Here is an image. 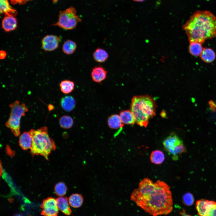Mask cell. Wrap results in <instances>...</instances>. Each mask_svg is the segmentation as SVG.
<instances>
[{"label":"cell","mask_w":216,"mask_h":216,"mask_svg":"<svg viewBox=\"0 0 216 216\" xmlns=\"http://www.w3.org/2000/svg\"><path fill=\"white\" fill-rule=\"evenodd\" d=\"M32 0H10L11 3L13 4H23L29 1Z\"/></svg>","instance_id":"obj_29"},{"label":"cell","mask_w":216,"mask_h":216,"mask_svg":"<svg viewBox=\"0 0 216 216\" xmlns=\"http://www.w3.org/2000/svg\"><path fill=\"white\" fill-rule=\"evenodd\" d=\"M190 42L203 44L216 37V16L208 10H197L182 26Z\"/></svg>","instance_id":"obj_2"},{"label":"cell","mask_w":216,"mask_h":216,"mask_svg":"<svg viewBox=\"0 0 216 216\" xmlns=\"http://www.w3.org/2000/svg\"><path fill=\"white\" fill-rule=\"evenodd\" d=\"M74 120L70 116L68 115L62 116L59 120V124L62 128L68 129L71 128L74 124Z\"/></svg>","instance_id":"obj_26"},{"label":"cell","mask_w":216,"mask_h":216,"mask_svg":"<svg viewBox=\"0 0 216 216\" xmlns=\"http://www.w3.org/2000/svg\"><path fill=\"white\" fill-rule=\"evenodd\" d=\"M41 207V214L44 216H58V209L55 198L50 197L44 200Z\"/></svg>","instance_id":"obj_9"},{"label":"cell","mask_w":216,"mask_h":216,"mask_svg":"<svg viewBox=\"0 0 216 216\" xmlns=\"http://www.w3.org/2000/svg\"><path fill=\"white\" fill-rule=\"evenodd\" d=\"M56 201L58 209L67 215L71 214L72 210L69 206L68 199L66 197L60 196L56 199Z\"/></svg>","instance_id":"obj_14"},{"label":"cell","mask_w":216,"mask_h":216,"mask_svg":"<svg viewBox=\"0 0 216 216\" xmlns=\"http://www.w3.org/2000/svg\"><path fill=\"white\" fill-rule=\"evenodd\" d=\"M119 115L123 124L133 125L135 123L134 117L130 110L121 111Z\"/></svg>","instance_id":"obj_17"},{"label":"cell","mask_w":216,"mask_h":216,"mask_svg":"<svg viewBox=\"0 0 216 216\" xmlns=\"http://www.w3.org/2000/svg\"><path fill=\"white\" fill-rule=\"evenodd\" d=\"M67 187L65 184L63 182H59L57 183L54 188L56 194L59 196H62L66 193Z\"/></svg>","instance_id":"obj_27"},{"label":"cell","mask_w":216,"mask_h":216,"mask_svg":"<svg viewBox=\"0 0 216 216\" xmlns=\"http://www.w3.org/2000/svg\"><path fill=\"white\" fill-rule=\"evenodd\" d=\"M68 201L70 206L73 208H77L82 206L83 202V198L80 194L75 193L70 196Z\"/></svg>","instance_id":"obj_21"},{"label":"cell","mask_w":216,"mask_h":216,"mask_svg":"<svg viewBox=\"0 0 216 216\" xmlns=\"http://www.w3.org/2000/svg\"><path fill=\"white\" fill-rule=\"evenodd\" d=\"M202 44L197 42L189 43V51L190 53L194 56H199L203 50Z\"/></svg>","instance_id":"obj_24"},{"label":"cell","mask_w":216,"mask_h":216,"mask_svg":"<svg viewBox=\"0 0 216 216\" xmlns=\"http://www.w3.org/2000/svg\"><path fill=\"white\" fill-rule=\"evenodd\" d=\"M47 130V128L45 126L37 130L32 129L29 131L32 139L31 154L33 156L41 155L48 160L49 155L55 150L56 146L53 140L50 137Z\"/></svg>","instance_id":"obj_4"},{"label":"cell","mask_w":216,"mask_h":216,"mask_svg":"<svg viewBox=\"0 0 216 216\" xmlns=\"http://www.w3.org/2000/svg\"><path fill=\"white\" fill-rule=\"evenodd\" d=\"M1 14H5L7 16H16L17 11L10 5L8 0H0Z\"/></svg>","instance_id":"obj_16"},{"label":"cell","mask_w":216,"mask_h":216,"mask_svg":"<svg viewBox=\"0 0 216 216\" xmlns=\"http://www.w3.org/2000/svg\"><path fill=\"white\" fill-rule=\"evenodd\" d=\"M94 59L97 62L103 63L105 62L109 57V54L104 49L97 48L93 53Z\"/></svg>","instance_id":"obj_20"},{"label":"cell","mask_w":216,"mask_h":216,"mask_svg":"<svg viewBox=\"0 0 216 216\" xmlns=\"http://www.w3.org/2000/svg\"><path fill=\"white\" fill-rule=\"evenodd\" d=\"M74 82L67 80L62 81L60 84L61 90L65 94L71 93L74 90Z\"/></svg>","instance_id":"obj_25"},{"label":"cell","mask_w":216,"mask_h":216,"mask_svg":"<svg viewBox=\"0 0 216 216\" xmlns=\"http://www.w3.org/2000/svg\"><path fill=\"white\" fill-rule=\"evenodd\" d=\"M134 2H142L144 1L145 0H132Z\"/></svg>","instance_id":"obj_32"},{"label":"cell","mask_w":216,"mask_h":216,"mask_svg":"<svg viewBox=\"0 0 216 216\" xmlns=\"http://www.w3.org/2000/svg\"><path fill=\"white\" fill-rule=\"evenodd\" d=\"M19 142V145L23 149H30L32 146V139L29 131L24 132L20 136Z\"/></svg>","instance_id":"obj_13"},{"label":"cell","mask_w":216,"mask_h":216,"mask_svg":"<svg viewBox=\"0 0 216 216\" xmlns=\"http://www.w3.org/2000/svg\"><path fill=\"white\" fill-rule=\"evenodd\" d=\"M74 98L70 96H66L62 98L60 100V105L62 108L67 112L72 111L76 106Z\"/></svg>","instance_id":"obj_15"},{"label":"cell","mask_w":216,"mask_h":216,"mask_svg":"<svg viewBox=\"0 0 216 216\" xmlns=\"http://www.w3.org/2000/svg\"><path fill=\"white\" fill-rule=\"evenodd\" d=\"M76 42L70 40H68L64 43L62 46L63 52L67 55H71L75 51L77 48Z\"/></svg>","instance_id":"obj_23"},{"label":"cell","mask_w":216,"mask_h":216,"mask_svg":"<svg viewBox=\"0 0 216 216\" xmlns=\"http://www.w3.org/2000/svg\"><path fill=\"white\" fill-rule=\"evenodd\" d=\"M165 160L164 153L160 150H155L152 151L150 156V160L151 162L156 164H160L163 162Z\"/></svg>","instance_id":"obj_22"},{"label":"cell","mask_w":216,"mask_h":216,"mask_svg":"<svg viewBox=\"0 0 216 216\" xmlns=\"http://www.w3.org/2000/svg\"><path fill=\"white\" fill-rule=\"evenodd\" d=\"M195 207L199 216H216V202L201 199L197 201Z\"/></svg>","instance_id":"obj_8"},{"label":"cell","mask_w":216,"mask_h":216,"mask_svg":"<svg viewBox=\"0 0 216 216\" xmlns=\"http://www.w3.org/2000/svg\"><path fill=\"white\" fill-rule=\"evenodd\" d=\"M59 36L54 35H47L42 40L41 45L43 49L45 51H51L57 49L61 41Z\"/></svg>","instance_id":"obj_10"},{"label":"cell","mask_w":216,"mask_h":216,"mask_svg":"<svg viewBox=\"0 0 216 216\" xmlns=\"http://www.w3.org/2000/svg\"><path fill=\"white\" fill-rule=\"evenodd\" d=\"M15 216H21L20 215H16Z\"/></svg>","instance_id":"obj_34"},{"label":"cell","mask_w":216,"mask_h":216,"mask_svg":"<svg viewBox=\"0 0 216 216\" xmlns=\"http://www.w3.org/2000/svg\"><path fill=\"white\" fill-rule=\"evenodd\" d=\"M164 149L172 156L173 160L178 159V156L185 152L186 148L182 141L177 135L172 133L166 137L163 142Z\"/></svg>","instance_id":"obj_7"},{"label":"cell","mask_w":216,"mask_h":216,"mask_svg":"<svg viewBox=\"0 0 216 216\" xmlns=\"http://www.w3.org/2000/svg\"><path fill=\"white\" fill-rule=\"evenodd\" d=\"M2 26L6 32L15 30L17 27L16 19L11 16H7L4 17L2 20Z\"/></svg>","instance_id":"obj_12"},{"label":"cell","mask_w":216,"mask_h":216,"mask_svg":"<svg viewBox=\"0 0 216 216\" xmlns=\"http://www.w3.org/2000/svg\"><path fill=\"white\" fill-rule=\"evenodd\" d=\"M194 198L193 194L190 192L185 194L183 196L182 202L185 206H190L194 202Z\"/></svg>","instance_id":"obj_28"},{"label":"cell","mask_w":216,"mask_h":216,"mask_svg":"<svg viewBox=\"0 0 216 216\" xmlns=\"http://www.w3.org/2000/svg\"><path fill=\"white\" fill-rule=\"evenodd\" d=\"M107 123L109 127L113 129L122 128L124 126L119 115L116 114L112 115L108 117Z\"/></svg>","instance_id":"obj_18"},{"label":"cell","mask_w":216,"mask_h":216,"mask_svg":"<svg viewBox=\"0 0 216 216\" xmlns=\"http://www.w3.org/2000/svg\"><path fill=\"white\" fill-rule=\"evenodd\" d=\"M200 56L201 60L204 62L210 63L214 60L216 55L215 52L212 49L204 48Z\"/></svg>","instance_id":"obj_19"},{"label":"cell","mask_w":216,"mask_h":216,"mask_svg":"<svg viewBox=\"0 0 216 216\" xmlns=\"http://www.w3.org/2000/svg\"><path fill=\"white\" fill-rule=\"evenodd\" d=\"M157 105L151 96L148 95L134 96L132 99L130 110L135 123L140 126L146 127L149 120L156 115Z\"/></svg>","instance_id":"obj_3"},{"label":"cell","mask_w":216,"mask_h":216,"mask_svg":"<svg viewBox=\"0 0 216 216\" xmlns=\"http://www.w3.org/2000/svg\"><path fill=\"white\" fill-rule=\"evenodd\" d=\"M58 0H53V2L54 3H56Z\"/></svg>","instance_id":"obj_33"},{"label":"cell","mask_w":216,"mask_h":216,"mask_svg":"<svg viewBox=\"0 0 216 216\" xmlns=\"http://www.w3.org/2000/svg\"><path fill=\"white\" fill-rule=\"evenodd\" d=\"M107 71L101 66H96L92 71L91 75L92 80L97 83H100L107 77Z\"/></svg>","instance_id":"obj_11"},{"label":"cell","mask_w":216,"mask_h":216,"mask_svg":"<svg viewBox=\"0 0 216 216\" xmlns=\"http://www.w3.org/2000/svg\"><path fill=\"white\" fill-rule=\"evenodd\" d=\"M130 200L138 206L152 216L167 215L173 209L170 188L166 183L158 180L154 183L145 178L134 190Z\"/></svg>","instance_id":"obj_1"},{"label":"cell","mask_w":216,"mask_h":216,"mask_svg":"<svg viewBox=\"0 0 216 216\" xmlns=\"http://www.w3.org/2000/svg\"><path fill=\"white\" fill-rule=\"evenodd\" d=\"M81 21L82 19L77 15L75 8L71 6L60 11L58 21L51 26H57L65 30H71L75 29Z\"/></svg>","instance_id":"obj_6"},{"label":"cell","mask_w":216,"mask_h":216,"mask_svg":"<svg viewBox=\"0 0 216 216\" xmlns=\"http://www.w3.org/2000/svg\"><path fill=\"white\" fill-rule=\"evenodd\" d=\"M180 213L182 216H191V215L186 213L185 210L183 209L182 211L180 212Z\"/></svg>","instance_id":"obj_31"},{"label":"cell","mask_w":216,"mask_h":216,"mask_svg":"<svg viewBox=\"0 0 216 216\" xmlns=\"http://www.w3.org/2000/svg\"><path fill=\"white\" fill-rule=\"evenodd\" d=\"M6 56V52L4 50H1L0 52V57L1 59L4 58Z\"/></svg>","instance_id":"obj_30"},{"label":"cell","mask_w":216,"mask_h":216,"mask_svg":"<svg viewBox=\"0 0 216 216\" xmlns=\"http://www.w3.org/2000/svg\"><path fill=\"white\" fill-rule=\"evenodd\" d=\"M9 106L11 109L10 117L5 125L15 136H18L20 134V119L28 109L24 103L20 104L18 100L11 104Z\"/></svg>","instance_id":"obj_5"}]
</instances>
